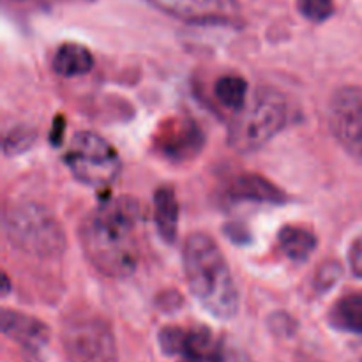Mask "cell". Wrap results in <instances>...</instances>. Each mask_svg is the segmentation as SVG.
Masks as SVG:
<instances>
[{
    "label": "cell",
    "instance_id": "6da1fadb",
    "mask_svg": "<svg viewBox=\"0 0 362 362\" xmlns=\"http://www.w3.org/2000/svg\"><path fill=\"white\" fill-rule=\"evenodd\" d=\"M140 205L131 197H119L95 207L80 226L85 257L101 274L124 279L134 274L140 262L136 228Z\"/></svg>",
    "mask_w": 362,
    "mask_h": 362
},
{
    "label": "cell",
    "instance_id": "7a4b0ae2",
    "mask_svg": "<svg viewBox=\"0 0 362 362\" xmlns=\"http://www.w3.org/2000/svg\"><path fill=\"white\" fill-rule=\"evenodd\" d=\"M184 272L194 299L219 320L239 313V288L221 247L207 233H191L184 244Z\"/></svg>",
    "mask_w": 362,
    "mask_h": 362
},
{
    "label": "cell",
    "instance_id": "3957f363",
    "mask_svg": "<svg viewBox=\"0 0 362 362\" xmlns=\"http://www.w3.org/2000/svg\"><path fill=\"white\" fill-rule=\"evenodd\" d=\"M286 101L276 88L258 87L237 110L228 127V144L239 154L260 151L285 127Z\"/></svg>",
    "mask_w": 362,
    "mask_h": 362
},
{
    "label": "cell",
    "instance_id": "277c9868",
    "mask_svg": "<svg viewBox=\"0 0 362 362\" xmlns=\"http://www.w3.org/2000/svg\"><path fill=\"white\" fill-rule=\"evenodd\" d=\"M6 233L16 250L35 258H55L66 250V232L49 209L21 202L6 214Z\"/></svg>",
    "mask_w": 362,
    "mask_h": 362
},
{
    "label": "cell",
    "instance_id": "5b68a950",
    "mask_svg": "<svg viewBox=\"0 0 362 362\" xmlns=\"http://www.w3.org/2000/svg\"><path fill=\"white\" fill-rule=\"evenodd\" d=\"M64 163L78 182L90 187H106L117 182L122 163L115 148L92 131H80L71 140Z\"/></svg>",
    "mask_w": 362,
    "mask_h": 362
},
{
    "label": "cell",
    "instance_id": "8992f818",
    "mask_svg": "<svg viewBox=\"0 0 362 362\" xmlns=\"http://www.w3.org/2000/svg\"><path fill=\"white\" fill-rule=\"evenodd\" d=\"M62 343L69 362H119L112 329L98 317H78L67 322Z\"/></svg>",
    "mask_w": 362,
    "mask_h": 362
},
{
    "label": "cell",
    "instance_id": "52a82bcc",
    "mask_svg": "<svg viewBox=\"0 0 362 362\" xmlns=\"http://www.w3.org/2000/svg\"><path fill=\"white\" fill-rule=\"evenodd\" d=\"M327 122L338 144L362 165V87L346 85L332 94Z\"/></svg>",
    "mask_w": 362,
    "mask_h": 362
},
{
    "label": "cell",
    "instance_id": "ba28073f",
    "mask_svg": "<svg viewBox=\"0 0 362 362\" xmlns=\"http://www.w3.org/2000/svg\"><path fill=\"white\" fill-rule=\"evenodd\" d=\"M159 346L166 356H180L193 362H218L225 350L207 327H165L159 332Z\"/></svg>",
    "mask_w": 362,
    "mask_h": 362
},
{
    "label": "cell",
    "instance_id": "9c48e42d",
    "mask_svg": "<svg viewBox=\"0 0 362 362\" xmlns=\"http://www.w3.org/2000/svg\"><path fill=\"white\" fill-rule=\"evenodd\" d=\"M163 13L194 23H226L239 13L235 0H151Z\"/></svg>",
    "mask_w": 362,
    "mask_h": 362
},
{
    "label": "cell",
    "instance_id": "30bf717a",
    "mask_svg": "<svg viewBox=\"0 0 362 362\" xmlns=\"http://www.w3.org/2000/svg\"><path fill=\"white\" fill-rule=\"evenodd\" d=\"M204 133L193 120L170 124L168 129L158 138V148L172 161H187L202 151Z\"/></svg>",
    "mask_w": 362,
    "mask_h": 362
},
{
    "label": "cell",
    "instance_id": "8fae6325",
    "mask_svg": "<svg viewBox=\"0 0 362 362\" xmlns=\"http://www.w3.org/2000/svg\"><path fill=\"white\" fill-rule=\"evenodd\" d=\"M2 332L30 352H39L49 339V329L41 320L18 311H2Z\"/></svg>",
    "mask_w": 362,
    "mask_h": 362
},
{
    "label": "cell",
    "instance_id": "7c38bea8",
    "mask_svg": "<svg viewBox=\"0 0 362 362\" xmlns=\"http://www.w3.org/2000/svg\"><path fill=\"white\" fill-rule=\"evenodd\" d=\"M228 197L240 202H257V204H281L285 193L276 184L269 182L260 175H240L233 180Z\"/></svg>",
    "mask_w": 362,
    "mask_h": 362
},
{
    "label": "cell",
    "instance_id": "4fadbf2b",
    "mask_svg": "<svg viewBox=\"0 0 362 362\" xmlns=\"http://www.w3.org/2000/svg\"><path fill=\"white\" fill-rule=\"evenodd\" d=\"M156 226L165 243H175L179 232V202L172 187H159L154 194Z\"/></svg>",
    "mask_w": 362,
    "mask_h": 362
},
{
    "label": "cell",
    "instance_id": "5bb4252c",
    "mask_svg": "<svg viewBox=\"0 0 362 362\" xmlns=\"http://www.w3.org/2000/svg\"><path fill=\"white\" fill-rule=\"evenodd\" d=\"M52 66L53 71L64 78L81 76L94 67V57L85 46L66 42L55 52Z\"/></svg>",
    "mask_w": 362,
    "mask_h": 362
},
{
    "label": "cell",
    "instance_id": "9a60e30c",
    "mask_svg": "<svg viewBox=\"0 0 362 362\" xmlns=\"http://www.w3.org/2000/svg\"><path fill=\"white\" fill-rule=\"evenodd\" d=\"M278 243L283 253L293 262H306L317 250V237L300 226H285L278 233Z\"/></svg>",
    "mask_w": 362,
    "mask_h": 362
},
{
    "label": "cell",
    "instance_id": "2e32d148",
    "mask_svg": "<svg viewBox=\"0 0 362 362\" xmlns=\"http://www.w3.org/2000/svg\"><path fill=\"white\" fill-rule=\"evenodd\" d=\"M332 324L354 334H362V297L352 296L339 300L331 313Z\"/></svg>",
    "mask_w": 362,
    "mask_h": 362
},
{
    "label": "cell",
    "instance_id": "e0dca14e",
    "mask_svg": "<svg viewBox=\"0 0 362 362\" xmlns=\"http://www.w3.org/2000/svg\"><path fill=\"white\" fill-rule=\"evenodd\" d=\"M247 81L240 76H223L216 81L214 94L223 106L230 110H240L247 101Z\"/></svg>",
    "mask_w": 362,
    "mask_h": 362
},
{
    "label": "cell",
    "instance_id": "ac0fdd59",
    "mask_svg": "<svg viewBox=\"0 0 362 362\" xmlns=\"http://www.w3.org/2000/svg\"><path fill=\"white\" fill-rule=\"evenodd\" d=\"M297 9L306 20L320 23V21L329 20L332 16L334 2L332 0H297Z\"/></svg>",
    "mask_w": 362,
    "mask_h": 362
},
{
    "label": "cell",
    "instance_id": "d6986e66",
    "mask_svg": "<svg viewBox=\"0 0 362 362\" xmlns=\"http://www.w3.org/2000/svg\"><path fill=\"white\" fill-rule=\"evenodd\" d=\"M35 140V134L27 127H16L7 134L6 141H4V148L7 154H21L23 151L32 147Z\"/></svg>",
    "mask_w": 362,
    "mask_h": 362
},
{
    "label": "cell",
    "instance_id": "ffe728a7",
    "mask_svg": "<svg viewBox=\"0 0 362 362\" xmlns=\"http://www.w3.org/2000/svg\"><path fill=\"white\" fill-rule=\"evenodd\" d=\"M349 264H350V269H352L354 276L362 279V235L357 237V239L352 243V246H350Z\"/></svg>",
    "mask_w": 362,
    "mask_h": 362
},
{
    "label": "cell",
    "instance_id": "44dd1931",
    "mask_svg": "<svg viewBox=\"0 0 362 362\" xmlns=\"http://www.w3.org/2000/svg\"><path fill=\"white\" fill-rule=\"evenodd\" d=\"M339 274H341V269L338 267V264H327L325 267H322L320 274H318V281H320L325 288H329V286L334 285V283L338 281Z\"/></svg>",
    "mask_w": 362,
    "mask_h": 362
},
{
    "label": "cell",
    "instance_id": "7402d4cb",
    "mask_svg": "<svg viewBox=\"0 0 362 362\" xmlns=\"http://www.w3.org/2000/svg\"><path fill=\"white\" fill-rule=\"evenodd\" d=\"M218 362H251V359L246 356V354L240 352V350L228 349V346H225L221 359H219Z\"/></svg>",
    "mask_w": 362,
    "mask_h": 362
},
{
    "label": "cell",
    "instance_id": "603a6c76",
    "mask_svg": "<svg viewBox=\"0 0 362 362\" xmlns=\"http://www.w3.org/2000/svg\"><path fill=\"white\" fill-rule=\"evenodd\" d=\"M180 362H193V361H187V359H182Z\"/></svg>",
    "mask_w": 362,
    "mask_h": 362
}]
</instances>
